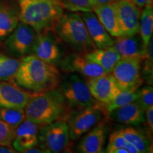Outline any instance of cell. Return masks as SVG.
Listing matches in <instances>:
<instances>
[{"label": "cell", "instance_id": "1", "mask_svg": "<svg viewBox=\"0 0 153 153\" xmlns=\"http://www.w3.org/2000/svg\"><path fill=\"white\" fill-rule=\"evenodd\" d=\"M14 82L19 87L34 94L44 93L58 87L60 72L55 65L30 54L20 60Z\"/></svg>", "mask_w": 153, "mask_h": 153}, {"label": "cell", "instance_id": "2", "mask_svg": "<svg viewBox=\"0 0 153 153\" xmlns=\"http://www.w3.org/2000/svg\"><path fill=\"white\" fill-rule=\"evenodd\" d=\"M71 110L60 91L56 89L34 94L24 108L26 119L40 126L57 120H66Z\"/></svg>", "mask_w": 153, "mask_h": 153}, {"label": "cell", "instance_id": "3", "mask_svg": "<svg viewBox=\"0 0 153 153\" xmlns=\"http://www.w3.org/2000/svg\"><path fill=\"white\" fill-rule=\"evenodd\" d=\"M19 20L36 32L53 28L63 14L58 0H19Z\"/></svg>", "mask_w": 153, "mask_h": 153}, {"label": "cell", "instance_id": "4", "mask_svg": "<svg viewBox=\"0 0 153 153\" xmlns=\"http://www.w3.org/2000/svg\"><path fill=\"white\" fill-rule=\"evenodd\" d=\"M53 28L57 37L78 52L85 53L95 49L94 43L79 14H63Z\"/></svg>", "mask_w": 153, "mask_h": 153}, {"label": "cell", "instance_id": "5", "mask_svg": "<svg viewBox=\"0 0 153 153\" xmlns=\"http://www.w3.org/2000/svg\"><path fill=\"white\" fill-rule=\"evenodd\" d=\"M106 114L104 104L97 101L90 106L75 108L66 118L70 139L76 140L97 126Z\"/></svg>", "mask_w": 153, "mask_h": 153}, {"label": "cell", "instance_id": "6", "mask_svg": "<svg viewBox=\"0 0 153 153\" xmlns=\"http://www.w3.org/2000/svg\"><path fill=\"white\" fill-rule=\"evenodd\" d=\"M59 85V90L71 109L90 106L97 102L91 95L87 82L79 74L65 76Z\"/></svg>", "mask_w": 153, "mask_h": 153}, {"label": "cell", "instance_id": "7", "mask_svg": "<svg viewBox=\"0 0 153 153\" xmlns=\"http://www.w3.org/2000/svg\"><path fill=\"white\" fill-rule=\"evenodd\" d=\"M70 132L65 120H57L42 126L38 131L39 147L46 153L66 152L70 146Z\"/></svg>", "mask_w": 153, "mask_h": 153}, {"label": "cell", "instance_id": "8", "mask_svg": "<svg viewBox=\"0 0 153 153\" xmlns=\"http://www.w3.org/2000/svg\"><path fill=\"white\" fill-rule=\"evenodd\" d=\"M137 57H120L111 74L121 90L136 91L143 85L141 62Z\"/></svg>", "mask_w": 153, "mask_h": 153}, {"label": "cell", "instance_id": "9", "mask_svg": "<svg viewBox=\"0 0 153 153\" xmlns=\"http://www.w3.org/2000/svg\"><path fill=\"white\" fill-rule=\"evenodd\" d=\"M52 29L37 32L31 54L45 62L57 65L63 60L64 52L60 46V38Z\"/></svg>", "mask_w": 153, "mask_h": 153}, {"label": "cell", "instance_id": "10", "mask_svg": "<svg viewBox=\"0 0 153 153\" xmlns=\"http://www.w3.org/2000/svg\"><path fill=\"white\" fill-rule=\"evenodd\" d=\"M37 32L31 26L19 22L16 27L8 36L6 47L11 54L23 57L32 53Z\"/></svg>", "mask_w": 153, "mask_h": 153}, {"label": "cell", "instance_id": "11", "mask_svg": "<svg viewBox=\"0 0 153 153\" xmlns=\"http://www.w3.org/2000/svg\"><path fill=\"white\" fill-rule=\"evenodd\" d=\"M114 6L117 13L118 22L123 36L138 34L140 9L129 0H117Z\"/></svg>", "mask_w": 153, "mask_h": 153}, {"label": "cell", "instance_id": "12", "mask_svg": "<svg viewBox=\"0 0 153 153\" xmlns=\"http://www.w3.org/2000/svg\"><path fill=\"white\" fill-rule=\"evenodd\" d=\"M86 82L94 98L104 104L111 101L121 90L111 74L88 78Z\"/></svg>", "mask_w": 153, "mask_h": 153}, {"label": "cell", "instance_id": "13", "mask_svg": "<svg viewBox=\"0 0 153 153\" xmlns=\"http://www.w3.org/2000/svg\"><path fill=\"white\" fill-rule=\"evenodd\" d=\"M61 65L68 72H76L87 78L100 76L107 73L101 67L85 55L74 54L63 59Z\"/></svg>", "mask_w": 153, "mask_h": 153}, {"label": "cell", "instance_id": "14", "mask_svg": "<svg viewBox=\"0 0 153 153\" xmlns=\"http://www.w3.org/2000/svg\"><path fill=\"white\" fill-rule=\"evenodd\" d=\"M33 94L24 91L14 84L0 80V107L24 109Z\"/></svg>", "mask_w": 153, "mask_h": 153}, {"label": "cell", "instance_id": "15", "mask_svg": "<svg viewBox=\"0 0 153 153\" xmlns=\"http://www.w3.org/2000/svg\"><path fill=\"white\" fill-rule=\"evenodd\" d=\"M41 126L28 119H25L15 129L12 144L16 152H23L38 145V131Z\"/></svg>", "mask_w": 153, "mask_h": 153}, {"label": "cell", "instance_id": "16", "mask_svg": "<svg viewBox=\"0 0 153 153\" xmlns=\"http://www.w3.org/2000/svg\"><path fill=\"white\" fill-rule=\"evenodd\" d=\"M80 16L83 19L89 36L97 48H107L113 46L114 40L92 11L82 12Z\"/></svg>", "mask_w": 153, "mask_h": 153}, {"label": "cell", "instance_id": "17", "mask_svg": "<svg viewBox=\"0 0 153 153\" xmlns=\"http://www.w3.org/2000/svg\"><path fill=\"white\" fill-rule=\"evenodd\" d=\"M113 46L121 57H137L144 60L147 57L148 47L137 34L116 37Z\"/></svg>", "mask_w": 153, "mask_h": 153}, {"label": "cell", "instance_id": "18", "mask_svg": "<svg viewBox=\"0 0 153 153\" xmlns=\"http://www.w3.org/2000/svg\"><path fill=\"white\" fill-rule=\"evenodd\" d=\"M108 128L104 123H99L87 132L77 146L78 152L101 153L104 152Z\"/></svg>", "mask_w": 153, "mask_h": 153}, {"label": "cell", "instance_id": "19", "mask_svg": "<svg viewBox=\"0 0 153 153\" xmlns=\"http://www.w3.org/2000/svg\"><path fill=\"white\" fill-rule=\"evenodd\" d=\"M108 116L117 123L137 126L145 122V110L135 101L112 110L108 113Z\"/></svg>", "mask_w": 153, "mask_h": 153}, {"label": "cell", "instance_id": "20", "mask_svg": "<svg viewBox=\"0 0 153 153\" xmlns=\"http://www.w3.org/2000/svg\"><path fill=\"white\" fill-rule=\"evenodd\" d=\"M93 11L99 22L111 36L115 38L123 36L114 4L95 6Z\"/></svg>", "mask_w": 153, "mask_h": 153}, {"label": "cell", "instance_id": "21", "mask_svg": "<svg viewBox=\"0 0 153 153\" xmlns=\"http://www.w3.org/2000/svg\"><path fill=\"white\" fill-rule=\"evenodd\" d=\"M85 55L99 64L107 74L111 73L114 66L121 57L114 46L107 48H95L85 53Z\"/></svg>", "mask_w": 153, "mask_h": 153}, {"label": "cell", "instance_id": "22", "mask_svg": "<svg viewBox=\"0 0 153 153\" xmlns=\"http://www.w3.org/2000/svg\"><path fill=\"white\" fill-rule=\"evenodd\" d=\"M19 22V11L0 0V39L7 38Z\"/></svg>", "mask_w": 153, "mask_h": 153}, {"label": "cell", "instance_id": "23", "mask_svg": "<svg viewBox=\"0 0 153 153\" xmlns=\"http://www.w3.org/2000/svg\"><path fill=\"white\" fill-rule=\"evenodd\" d=\"M118 131L128 142L136 148L139 153L152 152V145L150 140L143 132L133 128H126L120 129Z\"/></svg>", "mask_w": 153, "mask_h": 153}, {"label": "cell", "instance_id": "24", "mask_svg": "<svg viewBox=\"0 0 153 153\" xmlns=\"http://www.w3.org/2000/svg\"><path fill=\"white\" fill-rule=\"evenodd\" d=\"M140 18V36L145 45L148 47L153 31V9L152 4L145 6Z\"/></svg>", "mask_w": 153, "mask_h": 153}, {"label": "cell", "instance_id": "25", "mask_svg": "<svg viewBox=\"0 0 153 153\" xmlns=\"http://www.w3.org/2000/svg\"><path fill=\"white\" fill-rule=\"evenodd\" d=\"M20 60L0 54V80L14 82Z\"/></svg>", "mask_w": 153, "mask_h": 153}, {"label": "cell", "instance_id": "26", "mask_svg": "<svg viewBox=\"0 0 153 153\" xmlns=\"http://www.w3.org/2000/svg\"><path fill=\"white\" fill-rule=\"evenodd\" d=\"M26 119L24 109L0 107V120L16 129Z\"/></svg>", "mask_w": 153, "mask_h": 153}, {"label": "cell", "instance_id": "27", "mask_svg": "<svg viewBox=\"0 0 153 153\" xmlns=\"http://www.w3.org/2000/svg\"><path fill=\"white\" fill-rule=\"evenodd\" d=\"M137 97H138V89L136 91L120 90L111 101L104 104L106 112L108 114L112 110L133 102L136 101Z\"/></svg>", "mask_w": 153, "mask_h": 153}, {"label": "cell", "instance_id": "28", "mask_svg": "<svg viewBox=\"0 0 153 153\" xmlns=\"http://www.w3.org/2000/svg\"><path fill=\"white\" fill-rule=\"evenodd\" d=\"M62 8L73 12L93 11L94 6L91 0H58Z\"/></svg>", "mask_w": 153, "mask_h": 153}, {"label": "cell", "instance_id": "29", "mask_svg": "<svg viewBox=\"0 0 153 153\" xmlns=\"http://www.w3.org/2000/svg\"><path fill=\"white\" fill-rule=\"evenodd\" d=\"M152 38H151L150 43L148 45L147 50V57L145 59L144 68L143 69V76L148 83L152 84V73H153V53H152Z\"/></svg>", "mask_w": 153, "mask_h": 153}, {"label": "cell", "instance_id": "30", "mask_svg": "<svg viewBox=\"0 0 153 153\" xmlns=\"http://www.w3.org/2000/svg\"><path fill=\"white\" fill-rule=\"evenodd\" d=\"M136 101L145 111L153 104V89L151 86H145L138 89V97Z\"/></svg>", "mask_w": 153, "mask_h": 153}, {"label": "cell", "instance_id": "31", "mask_svg": "<svg viewBox=\"0 0 153 153\" xmlns=\"http://www.w3.org/2000/svg\"><path fill=\"white\" fill-rule=\"evenodd\" d=\"M15 135V129L0 120V145L11 146Z\"/></svg>", "mask_w": 153, "mask_h": 153}, {"label": "cell", "instance_id": "32", "mask_svg": "<svg viewBox=\"0 0 153 153\" xmlns=\"http://www.w3.org/2000/svg\"><path fill=\"white\" fill-rule=\"evenodd\" d=\"M128 142L126 140L125 137L123 136L119 131H116L113 133L108 140V145H111L113 147H118V148H126Z\"/></svg>", "mask_w": 153, "mask_h": 153}, {"label": "cell", "instance_id": "33", "mask_svg": "<svg viewBox=\"0 0 153 153\" xmlns=\"http://www.w3.org/2000/svg\"><path fill=\"white\" fill-rule=\"evenodd\" d=\"M145 111V120H146V125L150 133H152L153 131V106H150Z\"/></svg>", "mask_w": 153, "mask_h": 153}, {"label": "cell", "instance_id": "34", "mask_svg": "<svg viewBox=\"0 0 153 153\" xmlns=\"http://www.w3.org/2000/svg\"><path fill=\"white\" fill-rule=\"evenodd\" d=\"M105 150H106V152L108 153H128V150L126 148L113 147L111 146V145H107Z\"/></svg>", "mask_w": 153, "mask_h": 153}, {"label": "cell", "instance_id": "35", "mask_svg": "<svg viewBox=\"0 0 153 153\" xmlns=\"http://www.w3.org/2000/svg\"><path fill=\"white\" fill-rule=\"evenodd\" d=\"M132 1L139 8H142L148 4H152V0H132Z\"/></svg>", "mask_w": 153, "mask_h": 153}, {"label": "cell", "instance_id": "36", "mask_svg": "<svg viewBox=\"0 0 153 153\" xmlns=\"http://www.w3.org/2000/svg\"><path fill=\"white\" fill-rule=\"evenodd\" d=\"M16 151L11 146H7V145H0V153H14Z\"/></svg>", "mask_w": 153, "mask_h": 153}, {"label": "cell", "instance_id": "37", "mask_svg": "<svg viewBox=\"0 0 153 153\" xmlns=\"http://www.w3.org/2000/svg\"><path fill=\"white\" fill-rule=\"evenodd\" d=\"M94 6H99L103 4H112L117 0H91Z\"/></svg>", "mask_w": 153, "mask_h": 153}, {"label": "cell", "instance_id": "38", "mask_svg": "<svg viewBox=\"0 0 153 153\" xmlns=\"http://www.w3.org/2000/svg\"><path fill=\"white\" fill-rule=\"evenodd\" d=\"M23 152L25 153H46L45 150H43L42 148H37L36 147H33V148H30L27 150H24Z\"/></svg>", "mask_w": 153, "mask_h": 153}, {"label": "cell", "instance_id": "39", "mask_svg": "<svg viewBox=\"0 0 153 153\" xmlns=\"http://www.w3.org/2000/svg\"><path fill=\"white\" fill-rule=\"evenodd\" d=\"M129 1H132V0H129Z\"/></svg>", "mask_w": 153, "mask_h": 153}]
</instances>
